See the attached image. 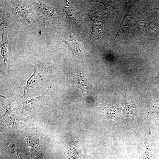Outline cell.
Wrapping results in <instances>:
<instances>
[{
  "mask_svg": "<svg viewBox=\"0 0 159 159\" xmlns=\"http://www.w3.org/2000/svg\"><path fill=\"white\" fill-rule=\"evenodd\" d=\"M17 135L1 134V152L8 159H29L26 144Z\"/></svg>",
  "mask_w": 159,
  "mask_h": 159,
  "instance_id": "cell-1",
  "label": "cell"
},
{
  "mask_svg": "<svg viewBox=\"0 0 159 159\" xmlns=\"http://www.w3.org/2000/svg\"><path fill=\"white\" fill-rule=\"evenodd\" d=\"M35 8L36 16L35 22L39 32H47L55 23L57 18V10L40 0L30 1Z\"/></svg>",
  "mask_w": 159,
  "mask_h": 159,
  "instance_id": "cell-2",
  "label": "cell"
},
{
  "mask_svg": "<svg viewBox=\"0 0 159 159\" xmlns=\"http://www.w3.org/2000/svg\"><path fill=\"white\" fill-rule=\"evenodd\" d=\"M33 63L34 64V72L27 80L26 85L22 87L23 95L21 97L24 99L46 85L48 81L46 65L37 60Z\"/></svg>",
  "mask_w": 159,
  "mask_h": 159,
  "instance_id": "cell-3",
  "label": "cell"
},
{
  "mask_svg": "<svg viewBox=\"0 0 159 159\" xmlns=\"http://www.w3.org/2000/svg\"><path fill=\"white\" fill-rule=\"evenodd\" d=\"M57 10L58 22L68 29L79 27L83 17L87 15L77 10L67 0L62 1Z\"/></svg>",
  "mask_w": 159,
  "mask_h": 159,
  "instance_id": "cell-4",
  "label": "cell"
},
{
  "mask_svg": "<svg viewBox=\"0 0 159 159\" xmlns=\"http://www.w3.org/2000/svg\"><path fill=\"white\" fill-rule=\"evenodd\" d=\"M32 117L13 113L1 125V133L6 134L19 135L27 128L33 127Z\"/></svg>",
  "mask_w": 159,
  "mask_h": 159,
  "instance_id": "cell-5",
  "label": "cell"
},
{
  "mask_svg": "<svg viewBox=\"0 0 159 159\" xmlns=\"http://www.w3.org/2000/svg\"><path fill=\"white\" fill-rule=\"evenodd\" d=\"M49 93L48 88L40 95L30 99L25 100L20 97L16 102L13 113L29 116V115L37 112L43 106L46 102Z\"/></svg>",
  "mask_w": 159,
  "mask_h": 159,
  "instance_id": "cell-6",
  "label": "cell"
},
{
  "mask_svg": "<svg viewBox=\"0 0 159 159\" xmlns=\"http://www.w3.org/2000/svg\"><path fill=\"white\" fill-rule=\"evenodd\" d=\"M122 87L125 93V101L124 108L122 111L121 119L125 126L130 129L133 127L134 119L140 110V105L132 99L127 87L122 85Z\"/></svg>",
  "mask_w": 159,
  "mask_h": 159,
  "instance_id": "cell-7",
  "label": "cell"
},
{
  "mask_svg": "<svg viewBox=\"0 0 159 159\" xmlns=\"http://www.w3.org/2000/svg\"><path fill=\"white\" fill-rule=\"evenodd\" d=\"M12 8L14 10V19L17 21L23 23H29L30 19V14L35 15V8L33 9V5L30 1H12Z\"/></svg>",
  "mask_w": 159,
  "mask_h": 159,
  "instance_id": "cell-8",
  "label": "cell"
},
{
  "mask_svg": "<svg viewBox=\"0 0 159 159\" xmlns=\"http://www.w3.org/2000/svg\"><path fill=\"white\" fill-rule=\"evenodd\" d=\"M151 113L153 114L155 123L159 126L154 116L155 113H159V96L153 97L148 102L147 106L140 109L138 114V124L136 128V132L139 135H141V128L145 120L146 119L147 125L150 128L148 121V116Z\"/></svg>",
  "mask_w": 159,
  "mask_h": 159,
  "instance_id": "cell-9",
  "label": "cell"
},
{
  "mask_svg": "<svg viewBox=\"0 0 159 159\" xmlns=\"http://www.w3.org/2000/svg\"><path fill=\"white\" fill-rule=\"evenodd\" d=\"M15 96L0 95V125L13 112L18 99Z\"/></svg>",
  "mask_w": 159,
  "mask_h": 159,
  "instance_id": "cell-10",
  "label": "cell"
},
{
  "mask_svg": "<svg viewBox=\"0 0 159 159\" xmlns=\"http://www.w3.org/2000/svg\"><path fill=\"white\" fill-rule=\"evenodd\" d=\"M41 131V128L33 127L26 128L22 134V137L26 141L27 146L31 153L39 146V138Z\"/></svg>",
  "mask_w": 159,
  "mask_h": 159,
  "instance_id": "cell-11",
  "label": "cell"
},
{
  "mask_svg": "<svg viewBox=\"0 0 159 159\" xmlns=\"http://www.w3.org/2000/svg\"><path fill=\"white\" fill-rule=\"evenodd\" d=\"M70 38L67 40L61 39L68 47L69 53H71L76 57L80 59L84 58L86 53L83 44L77 41L72 34L69 31Z\"/></svg>",
  "mask_w": 159,
  "mask_h": 159,
  "instance_id": "cell-12",
  "label": "cell"
},
{
  "mask_svg": "<svg viewBox=\"0 0 159 159\" xmlns=\"http://www.w3.org/2000/svg\"><path fill=\"white\" fill-rule=\"evenodd\" d=\"M151 135V132L149 130L145 132L141 135V142L139 153L140 159H159L152 153L149 145V135Z\"/></svg>",
  "mask_w": 159,
  "mask_h": 159,
  "instance_id": "cell-13",
  "label": "cell"
},
{
  "mask_svg": "<svg viewBox=\"0 0 159 159\" xmlns=\"http://www.w3.org/2000/svg\"><path fill=\"white\" fill-rule=\"evenodd\" d=\"M73 83L74 86L81 90L84 95H88V91L91 85L80 69L77 61L76 62V67L74 73Z\"/></svg>",
  "mask_w": 159,
  "mask_h": 159,
  "instance_id": "cell-14",
  "label": "cell"
},
{
  "mask_svg": "<svg viewBox=\"0 0 159 159\" xmlns=\"http://www.w3.org/2000/svg\"><path fill=\"white\" fill-rule=\"evenodd\" d=\"M101 107V110L99 114L100 118L114 120L117 121L121 119L123 108L119 101L115 105L111 107Z\"/></svg>",
  "mask_w": 159,
  "mask_h": 159,
  "instance_id": "cell-15",
  "label": "cell"
},
{
  "mask_svg": "<svg viewBox=\"0 0 159 159\" xmlns=\"http://www.w3.org/2000/svg\"><path fill=\"white\" fill-rule=\"evenodd\" d=\"M1 31L2 39L0 43V51L4 60V69L5 71H8L10 69V65L9 57L8 31L7 29H4Z\"/></svg>",
  "mask_w": 159,
  "mask_h": 159,
  "instance_id": "cell-16",
  "label": "cell"
},
{
  "mask_svg": "<svg viewBox=\"0 0 159 159\" xmlns=\"http://www.w3.org/2000/svg\"><path fill=\"white\" fill-rule=\"evenodd\" d=\"M66 159H85V156L77 141L70 142L69 146L65 149L64 153Z\"/></svg>",
  "mask_w": 159,
  "mask_h": 159,
  "instance_id": "cell-17",
  "label": "cell"
},
{
  "mask_svg": "<svg viewBox=\"0 0 159 159\" xmlns=\"http://www.w3.org/2000/svg\"><path fill=\"white\" fill-rule=\"evenodd\" d=\"M146 30L145 41L153 40L159 43V24L149 16Z\"/></svg>",
  "mask_w": 159,
  "mask_h": 159,
  "instance_id": "cell-18",
  "label": "cell"
},
{
  "mask_svg": "<svg viewBox=\"0 0 159 159\" xmlns=\"http://www.w3.org/2000/svg\"><path fill=\"white\" fill-rule=\"evenodd\" d=\"M47 147V145L46 143L42 145H39L38 148L32 153L31 159H43Z\"/></svg>",
  "mask_w": 159,
  "mask_h": 159,
  "instance_id": "cell-19",
  "label": "cell"
},
{
  "mask_svg": "<svg viewBox=\"0 0 159 159\" xmlns=\"http://www.w3.org/2000/svg\"><path fill=\"white\" fill-rule=\"evenodd\" d=\"M91 2H97L102 4L105 6L106 7L110 6L115 9L117 6V1L115 0H89Z\"/></svg>",
  "mask_w": 159,
  "mask_h": 159,
  "instance_id": "cell-20",
  "label": "cell"
},
{
  "mask_svg": "<svg viewBox=\"0 0 159 159\" xmlns=\"http://www.w3.org/2000/svg\"><path fill=\"white\" fill-rule=\"evenodd\" d=\"M158 76H159V67H158L156 72H155L154 75V77H157Z\"/></svg>",
  "mask_w": 159,
  "mask_h": 159,
  "instance_id": "cell-21",
  "label": "cell"
},
{
  "mask_svg": "<svg viewBox=\"0 0 159 159\" xmlns=\"http://www.w3.org/2000/svg\"><path fill=\"white\" fill-rule=\"evenodd\" d=\"M154 9V10H155L159 11V6L157 7V8H155Z\"/></svg>",
  "mask_w": 159,
  "mask_h": 159,
  "instance_id": "cell-22",
  "label": "cell"
},
{
  "mask_svg": "<svg viewBox=\"0 0 159 159\" xmlns=\"http://www.w3.org/2000/svg\"></svg>",
  "mask_w": 159,
  "mask_h": 159,
  "instance_id": "cell-23",
  "label": "cell"
}]
</instances>
